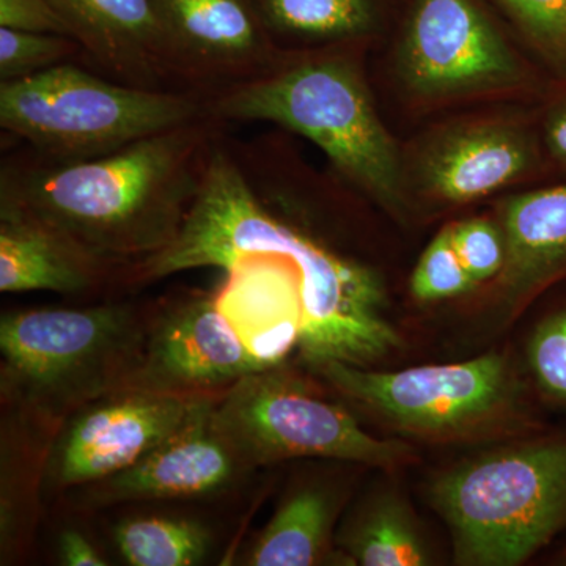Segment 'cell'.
Instances as JSON below:
<instances>
[{"mask_svg":"<svg viewBox=\"0 0 566 566\" xmlns=\"http://www.w3.org/2000/svg\"><path fill=\"white\" fill-rule=\"evenodd\" d=\"M226 129L207 115L85 161H51L32 150L6 156L0 203L128 271L174 243Z\"/></svg>","mask_w":566,"mask_h":566,"instance_id":"6da1fadb","label":"cell"},{"mask_svg":"<svg viewBox=\"0 0 566 566\" xmlns=\"http://www.w3.org/2000/svg\"><path fill=\"white\" fill-rule=\"evenodd\" d=\"M352 44L283 52L274 69L207 98L226 123H271L314 142L335 170L376 202L398 207L403 167L382 125Z\"/></svg>","mask_w":566,"mask_h":566,"instance_id":"7a4b0ae2","label":"cell"},{"mask_svg":"<svg viewBox=\"0 0 566 566\" xmlns=\"http://www.w3.org/2000/svg\"><path fill=\"white\" fill-rule=\"evenodd\" d=\"M458 565L515 566L566 531V434H538L471 458L428 488Z\"/></svg>","mask_w":566,"mask_h":566,"instance_id":"3957f363","label":"cell"},{"mask_svg":"<svg viewBox=\"0 0 566 566\" xmlns=\"http://www.w3.org/2000/svg\"><path fill=\"white\" fill-rule=\"evenodd\" d=\"M207 115V99L196 93L136 87L80 62L0 81L3 132L57 163L99 158Z\"/></svg>","mask_w":566,"mask_h":566,"instance_id":"277c9868","label":"cell"},{"mask_svg":"<svg viewBox=\"0 0 566 566\" xmlns=\"http://www.w3.org/2000/svg\"><path fill=\"white\" fill-rule=\"evenodd\" d=\"M145 333L132 308H32L0 319L2 387L41 416L65 417L120 389Z\"/></svg>","mask_w":566,"mask_h":566,"instance_id":"5b68a950","label":"cell"},{"mask_svg":"<svg viewBox=\"0 0 566 566\" xmlns=\"http://www.w3.org/2000/svg\"><path fill=\"white\" fill-rule=\"evenodd\" d=\"M308 368L395 430L428 441L480 438L512 420L513 412L527 416L524 387L501 354L397 371L335 360Z\"/></svg>","mask_w":566,"mask_h":566,"instance_id":"8992f818","label":"cell"},{"mask_svg":"<svg viewBox=\"0 0 566 566\" xmlns=\"http://www.w3.org/2000/svg\"><path fill=\"white\" fill-rule=\"evenodd\" d=\"M212 419L248 469L292 458L382 469L416 460L411 446L368 433L342 406L318 397L279 367L245 376L226 390Z\"/></svg>","mask_w":566,"mask_h":566,"instance_id":"52a82bcc","label":"cell"},{"mask_svg":"<svg viewBox=\"0 0 566 566\" xmlns=\"http://www.w3.org/2000/svg\"><path fill=\"white\" fill-rule=\"evenodd\" d=\"M398 57L406 87L424 99L542 88L471 0H419Z\"/></svg>","mask_w":566,"mask_h":566,"instance_id":"ba28073f","label":"cell"},{"mask_svg":"<svg viewBox=\"0 0 566 566\" xmlns=\"http://www.w3.org/2000/svg\"><path fill=\"white\" fill-rule=\"evenodd\" d=\"M210 395L115 389L71 412L44 461L54 488L88 485L139 463L188 422Z\"/></svg>","mask_w":566,"mask_h":566,"instance_id":"9c48e42d","label":"cell"},{"mask_svg":"<svg viewBox=\"0 0 566 566\" xmlns=\"http://www.w3.org/2000/svg\"><path fill=\"white\" fill-rule=\"evenodd\" d=\"M172 91L205 99L262 76L281 61L249 0H155Z\"/></svg>","mask_w":566,"mask_h":566,"instance_id":"30bf717a","label":"cell"},{"mask_svg":"<svg viewBox=\"0 0 566 566\" xmlns=\"http://www.w3.org/2000/svg\"><path fill=\"white\" fill-rule=\"evenodd\" d=\"M268 370L222 314L216 294H200L164 312L145 334L126 389L222 395L245 376Z\"/></svg>","mask_w":566,"mask_h":566,"instance_id":"8fae6325","label":"cell"},{"mask_svg":"<svg viewBox=\"0 0 566 566\" xmlns=\"http://www.w3.org/2000/svg\"><path fill=\"white\" fill-rule=\"evenodd\" d=\"M554 172L542 133L520 123L472 122L450 128L422 153L424 192L446 203H465L532 174Z\"/></svg>","mask_w":566,"mask_h":566,"instance_id":"7c38bea8","label":"cell"},{"mask_svg":"<svg viewBox=\"0 0 566 566\" xmlns=\"http://www.w3.org/2000/svg\"><path fill=\"white\" fill-rule=\"evenodd\" d=\"M221 395H210L177 433L139 463L98 485L99 501H159L200 497L229 486L245 465L216 428L212 412Z\"/></svg>","mask_w":566,"mask_h":566,"instance_id":"4fadbf2b","label":"cell"},{"mask_svg":"<svg viewBox=\"0 0 566 566\" xmlns=\"http://www.w3.org/2000/svg\"><path fill=\"white\" fill-rule=\"evenodd\" d=\"M87 62L112 80L172 91L155 0H51Z\"/></svg>","mask_w":566,"mask_h":566,"instance_id":"5bb4252c","label":"cell"},{"mask_svg":"<svg viewBox=\"0 0 566 566\" xmlns=\"http://www.w3.org/2000/svg\"><path fill=\"white\" fill-rule=\"evenodd\" d=\"M226 273L229 279L216 294L222 314L264 367H279L303 334L296 252L248 260Z\"/></svg>","mask_w":566,"mask_h":566,"instance_id":"9a60e30c","label":"cell"},{"mask_svg":"<svg viewBox=\"0 0 566 566\" xmlns=\"http://www.w3.org/2000/svg\"><path fill=\"white\" fill-rule=\"evenodd\" d=\"M125 273L20 208L0 203V292L82 293Z\"/></svg>","mask_w":566,"mask_h":566,"instance_id":"2e32d148","label":"cell"},{"mask_svg":"<svg viewBox=\"0 0 566 566\" xmlns=\"http://www.w3.org/2000/svg\"><path fill=\"white\" fill-rule=\"evenodd\" d=\"M502 293L521 311L566 279V181L513 197L502 212Z\"/></svg>","mask_w":566,"mask_h":566,"instance_id":"e0dca14e","label":"cell"},{"mask_svg":"<svg viewBox=\"0 0 566 566\" xmlns=\"http://www.w3.org/2000/svg\"><path fill=\"white\" fill-rule=\"evenodd\" d=\"M282 52L352 44L375 25L374 0H249Z\"/></svg>","mask_w":566,"mask_h":566,"instance_id":"ac0fdd59","label":"cell"},{"mask_svg":"<svg viewBox=\"0 0 566 566\" xmlns=\"http://www.w3.org/2000/svg\"><path fill=\"white\" fill-rule=\"evenodd\" d=\"M338 545L353 564L422 566L433 564L430 546L408 502L395 491H379L353 513Z\"/></svg>","mask_w":566,"mask_h":566,"instance_id":"d6986e66","label":"cell"},{"mask_svg":"<svg viewBox=\"0 0 566 566\" xmlns=\"http://www.w3.org/2000/svg\"><path fill=\"white\" fill-rule=\"evenodd\" d=\"M334 497L305 486L283 502L248 556L253 566H312L333 551Z\"/></svg>","mask_w":566,"mask_h":566,"instance_id":"ffe728a7","label":"cell"},{"mask_svg":"<svg viewBox=\"0 0 566 566\" xmlns=\"http://www.w3.org/2000/svg\"><path fill=\"white\" fill-rule=\"evenodd\" d=\"M122 557L133 566H189L210 549L207 528L182 517L147 516L125 521L115 531Z\"/></svg>","mask_w":566,"mask_h":566,"instance_id":"44dd1931","label":"cell"},{"mask_svg":"<svg viewBox=\"0 0 566 566\" xmlns=\"http://www.w3.org/2000/svg\"><path fill=\"white\" fill-rule=\"evenodd\" d=\"M87 62L73 36L0 28V81L33 76L69 62Z\"/></svg>","mask_w":566,"mask_h":566,"instance_id":"7402d4cb","label":"cell"},{"mask_svg":"<svg viewBox=\"0 0 566 566\" xmlns=\"http://www.w3.org/2000/svg\"><path fill=\"white\" fill-rule=\"evenodd\" d=\"M553 82H566V0H502Z\"/></svg>","mask_w":566,"mask_h":566,"instance_id":"603a6c76","label":"cell"},{"mask_svg":"<svg viewBox=\"0 0 566 566\" xmlns=\"http://www.w3.org/2000/svg\"><path fill=\"white\" fill-rule=\"evenodd\" d=\"M475 285L453 248L449 229L428 245L411 277L412 296L420 303L450 300L468 293Z\"/></svg>","mask_w":566,"mask_h":566,"instance_id":"cb8c5ba5","label":"cell"},{"mask_svg":"<svg viewBox=\"0 0 566 566\" xmlns=\"http://www.w3.org/2000/svg\"><path fill=\"white\" fill-rule=\"evenodd\" d=\"M527 357L538 389L547 400L566 406V303L535 327Z\"/></svg>","mask_w":566,"mask_h":566,"instance_id":"d4e9b609","label":"cell"},{"mask_svg":"<svg viewBox=\"0 0 566 566\" xmlns=\"http://www.w3.org/2000/svg\"><path fill=\"white\" fill-rule=\"evenodd\" d=\"M453 248L475 283L490 281L505 264L504 233L485 219L453 223L449 227Z\"/></svg>","mask_w":566,"mask_h":566,"instance_id":"484cf974","label":"cell"},{"mask_svg":"<svg viewBox=\"0 0 566 566\" xmlns=\"http://www.w3.org/2000/svg\"><path fill=\"white\" fill-rule=\"evenodd\" d=\"M0 28L73 36L51 0H0Z\"/></svg>","mask_w":566,"mask_h":566,"instance_id":"4316f807","label":"cell"},{"mask_svg":"<svg viewBox=\"0 0 566 566\" xmlns=\"http://www.w3.org/2000/svg\"><path fill=\"white\" fill-rule=\"evenodd\" d=\"M539 133L554 172L566 175V82H553L547 91Z\"/></svg>","mask_w":566,"mask_h":566,"instance_id":"83f0119b","label":"cell"},{"mask_svg":"<svg viewBox=\"0 0 566 566\" xmlns=\"http://www.w3.org/2000/svg\"><path fill=\"white\" fill-rule=\"evenodd\" d=\"M59 554H61L62 564L70 566H104L107 562L104 560L102 554L96 551V547L85 538L81 532L69 531L62 532L59 538Z\"/></svg>","mask_w":566,"mask_h":566,"instance_id":"f1b7e54d","label":"cell"},{"mask_svg":"<svg viewBox=\"0 0 566 566\" xmlns=\"http://www.w3.org/2000/svg\"><path fill=\"white\" fill-rule=\"evenodd\" d=\"M558 560H560V564L566 565V547L564 551H560V554H558Z\"/></svg>","mask_w":566,"mask_h":566,"instance_id":"f546056e","label":"cell"}]
</instances>
